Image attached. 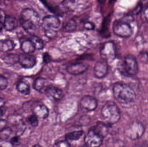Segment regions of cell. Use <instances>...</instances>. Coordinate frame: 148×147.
<instances>
[{
  "mask_svg": "<svg viewBox=\"0 0 148 147\" xmlns=\"http://www.w3.org/2000/svg\"><path fill=\"white\" fill-rule=\"evenodd\" d=\"M10 142L13 144V146H18L20 145L19 136H16L13 137L10 140Z\"/></svg>",
  "mask_w": 148,
  "mask_h": 147,
  "instance_id": "35",
  "label": "cell"
},
{
  "mask_svg": "<svg viewBox=\"0 0 148 147\" xmlns=\"http://www.w3.org/2000/svg\"><path fill=\"white\" fill-rule=\"evenodd\" d=\"M3 28H4V26H3V22H0V32L2 30Z\"/></svg>",
  "mask_w": 148,
  "mask_h": 147,
  "instance_id": "43",
  "label": "cell"
},
{
  "mask_svg": "<svg viewBox=\"0 0 148 147\" xmlns=\"http://www.w3.org/2000/svg\"><path fill=\"white\" fill-rule=\"evenodd\" d=\"M88 67V65L86 63H79L71 64L66 67L68 73L74 76H77L84 73Z\"/></svg>",
  "mask_w": 148,
  "mask_h": 147,
  "instance_id": "14",
  "label": "cell"
},
{
  "mask_svg": "<svg viewBox=\"0 0 148 147\" xmlns=\"http://www.w3.org/2000/svg\"><path fill=\"white\" fill-rule=\"evenodd\" d=\"M18 26V21L14 16L7 15L3 22V26L6 30L12 31L14 30Z\"/></svg>",
  "mask_w": 148,
  "mask_h": 147,
  "instance_id": "18",
  "label": "cell"
},
{
  "mask_svg": "<svg viewBox=\"0 0 148 147\" xmlns=\"http://www.w3.org/2000/svg\"><path fill=\"white\" fill-rule=\"evenodd\" d=\"M142 9V3H139L133 10V13L134 14H138L140 12Z\"/></svg>",
  "mask_w": 148,
  "mask_h": 147,
  "instance_id": "36",
  "label": "cell"
},
{
  "mask_svg": "<svg viewBox=\"0 0 148 147\" xmlns=\"http://www.w3.org/2000/svg\"><path fill=\"white\" fill-rule=\"evenodd\" d=\"M31 110L34 114L37 117L44 119L48 116L49 110L47 106L44 104L34 103L31 105Z\"/></svg>",
  "mask_w": 148,
  "mask_h": 147,
  "instance_id": "15",
  "label": "cell"
},
{
  "mask_svg": "<svg viewBox=\"0 0 148 147\" xmlns=\"http://www.w3.org/2000/svg\"><path fill=\"white\" fill-rule=\"evenodd\" d=\"M84 27L87 30H93L95 29V25L91 22H86L84 24Z\"/></svg>",
  "mask_w": 148,
  "mask_h": 147,
  "instance_id": "33",
  "label": "cell"
},
{
  "mask_svg": "<svg viewBox=\"0 0 148 147\" xmlns=\"http://www.w3.org/2000/svg\"><path fill=\"white\" fill-rule=\"evenodd\" d=\"M19 55L15 54H8L3 55L1 59L7 64L13 65L19 62Z\"/></svg>",
  "mask_w": 148,
  "mask_h": 147,
  "instance_id": "21",
  "label": "cell"
},
{
  "mask_svg": "<svg viewBox=\"0 0 148 147\" xmlns=\"http://www.w3.org/2000/svg\"><path fill=\"white\" fill-rule=\"evenodd\" d=\"M19 63L23 68L30 69L36 64V57L30 54H22L19 55Z\"/></svg>",
  "mask_w": 148,
  "mask_h": 147,
  "instance_id": "13",
  "label": "cell"
},
{
  "mask_svg": "<svg viewBox=\"0 0 148 147\" xmlns=\"http://www.w3.org/2000/svg\"><path fill=\"white\" fill-rule=\"evenodd\" d=\"M144 126L141 123L134 121L130 124L126 129V136L132 140H138L142 137L145 132Z\"/></svg>",
  "mask_w": 148,
  "mask_h": 147,
  "instance_id": "5",
  "label": "cell"
},
{
  "mask_svg": "<svg viewBox=\"0 0 148 147\" xmlns=\"http://www.w3.org/2000/svg\"><path fill=\"white\" fill-rule=\"evenodd\" d=\"M45 35L47 38L49 39H53L57 35V32L54 30L48 29V30H45Z\"/></svg>",
  "mask_w": 148,
  "mask_h": 147,
  "instance_id": "31",
  "label": "cell"
},
{
  "mask_svg": "<svg viewBox=\"0 0 148 147\" xmlns=\"http://www.w3.org/2000/svg\"><path fill=\"white\" fill-rule=\"evenodd\" d=\"M53 147H71L67 141H61L55 144Z\"/></svg>",
  "mask_w": 148,
  "mask_h": 147,
  "instance_id": "32",
  "label": "cell"
},
{
  "mask_svg": "<svg viewBox=\"0 0 148 147\" xmlns=\"http://www.w3.org/2000/svg\"><path fill=\"white\" fill-rule=\"evenodd\" d=\"M48 81L46 79L39 77L36 79L33 84V88L39 92H45L48 87Z\"/></svg>",
  "mask_w": 148,
  "mask_h": 147,
  "instance_id": "17",
  "label": "cell"
},
{
  "mask_svg": "<svg viewBox=\"0 0 148 147\" xmlns=\"http://www.w3.org/2000/svg\"><path fill=\"white\" fill-rule=\"evenodd\" d=\"M80 106L82 110L84 112L93 111L97 108V100L91 96H84L81 99Z\"/></svg>",
  "mask_w": 148,
  "mask_h": 147,
  "instance_id": "10",
  "label": "cell"
},
{
  "mask_svg": "<svg viewBox=\"0 0 148 147\" xmlns=\"http://www.w3.org/2000/svg\"><path fill=\"white\" fill-rule=\"evenodd\" d=\"M84 132L81 130L73 131L66 134V139L67 141H71L78 140L82 136Z\"/></svg>",
  "mask_w": 148,
  "mask_h": 147,
  "instance_id": "26",
  "label": "cell"
},
{
  "mask_svg": "<svg viewBox=\"0 0 148 147\" xmlns=\"http://www.w3.org/2000/svg\"><path fill=\"white\" fill-rule=\"evenodd\" d=\"M7 121L5 120L0 119V131L6 127Z\"/></svg>",
  "mask_w": 148,
  "mask_h": 147,
  "instance_id": "39",
  "label": "cell"
},
{
  "mask_svg": "<svg viewBox=\"0 0 148 147\" xmlns=\"http://www.w3.org/2000/svg\"><path fill=\"white\" fill-rule=\"evenodd\" d=\"M113 92L116 101L123 104L130 103L134 102L136 97L134 90L127 84L116 83L114 84Z\"/></svg>",
  "mask_w": 148,
  "mask_h": 147,
  "instance_id": "2",
  "label": "cell"
},
{
  "mask_svg": "<svg viewBox=\"0 0 148 147\" xmlns=\"http://www.w3.org/2000/svg\"><path fill=\"white\" fill-rule=\"evenodd\" d=\"M13 133V130L9 127H6L0 131V139L2 141H6Z\"/></svg>",
  "mask_w": 148,
  "mask_h": 147,
  "instance_id": "27",
  "label": "cell"
},
{
  "mask_svg": "<svg viewBox=\"0 0 148 147\" xmlns=\"http://www.w3.org/2000/svg\"><path fill=\"white\" fill-rule=\"evenodd\" d=\"M6 16L4 11L3 9H0V22L3 23Z\"/></svg>",
  "mask_w": 148,
  "mask_h": 147,
  "instance_id": "38",
  "label": "cell"
},
{
  "mask_svg": "<svg viewBox=\"0 0 148 147\" xmlns=\"http://www.w3.org/2000/svg\"><path fill=\"white\" fill-rule=\"evenodd\" d=\"M113 147H124V144L121 141H118L114 143Z\"/></svg>",
  "mask_w": 148,
  "mask_h": 147,
  "instance_id": "40",
  "label": "cell"
},
{
  "mask_svg": "<svg viewBox=\"0 0 148 147\" xmlns=\"http://www.w3.org/2000/svg\"><path fill=\"white\" fill-rule=\"evenodd\" d=\"M29 39L34 44L36 49L41 50L43 49L44 46V43L40 38L36 35H31Z\"/></svg>",
  "mask_w": 148,
  "mask_h": 147,
  "instance_id": "25",
  "label": "cell"
},
{
  "mask_svg": "<svg viewBox=\"0 0 148 147\" xmlns=\"http://www.w3.org/2000/svg\"><path fill=\"white\" fill-rule=\"evenodd\" d=\"M8 83L5 77L0 75V90H3L8 87Z\"/></svg>",
  "mask_w": 148,
  "mask_h": 147,
  "instance_id": "29",
  "label": "cell"
},
{
  "mask_svg": "<svg viewBox=\"0 0 148 147\" xmlns=\"http://www.w3.org/2000/svg\"><path fill=\"white\" fill-rule=\"evenodd\" d=\"M42 26L45 30H54L60 27L61 21L59 18L55 16L48 15L43 18Z\"/></svg>",
  "mask_w": 148,
  "mask_h": 147,
  "instance_id": "11",
  "label": "cell"
},
{
  "mask_svg": "<svg viewBox=\"0 0 148 147\" xmlns=\"http://www.w3.org/2000/svg\"><path fill=\"white\" fill-rule=\"evenodd\" d=\"M45 92L48 97L56 101H60L64 97L63 91L56 86L49 85Z\"/></svg>",
  "mask_w": 148,
  "mask_h": 147,
  "instance_id": "16",
  "label": "cell"
},
{
  "mask_svg": "<svg viewBox=\"0 0 148 147\" xmlns=\"http://www.w3.org/2000/svg\"><path fill=\"white\" fill-rule=\"evenodd\" d=\"M108 126V125L104 123L97 122L93 129L103 138L108 135L109 129Z\"/></svg>",
  "mask_w": 148,
  "mask_h": 147,
  "instance_id": "19",
  "label": "cell"
},
{
  "mask_svg": "<svg viewBox=\"0 0 148 147\" xmlns=\"http://www.w3.org/2000/svg\"><path fill=\"white\" fill-rule=\"evenodd\" d=\"M8 121L10 123L12 124L13 127L15 129L16 136L19 137L23 133L27 127L21 116L10 115L8 118Z\"/></svg>",
  "mask_w": 148,
  "mask_h": 147,
  "instance_id": "8",
  "label": "cell"
},
{
  "mask_svg": "<svg viewBox=\"0 0 148 147\" xmlns=\"http://www.w3.org/2000/svg\"><path fill=\"white\" fill-rule=\"evenodd\" d=\"M102 118L108 125H114L118 122L121 118L119 108L114 102H108L102 108Z\"/></svg>",
  "mask_w": 148,
  "mask_h": 147,
  "instance_id": "3",
  "label": "cell"
},
{
  "mask_svg": "<svg viewBox=\"0 0 148 147\" xmlns=\"http://www.w3.org/2000/svg\"><path fill=\"white\" fill-rule=\"evenodd\" d=\"M21 48L22 51L27 54H30L34 52L35 47L32 41L29 39L25 40L21 43Z\"/></svg>",
  "mask_w": 148,
  "mask_h": 147,
  "instance_id": "22",
  "label": "cell"
},
{
  "mask_svg": "<svg viewBox=\"0 0 148 147\" xmlns=\"http://www.w3.org/2000/svg\"><path fill=\"white\" fill-rule=\"evenodd\" d=\"M144 15L145 19L148 22V7L146 8V9L144 10Z\"/></svg>",
  "mask_w": 148,
  "mask_h": 147,
  "instance_id": "41",
  "label": "cell"
},
{
  "mask_svg": "<svg viewBox=\"0 0 148 147\" xmlns=\"http://www.w3.org/2000/svg\"><path fill=\"white\" fill-rule=\"evenodd\" d=\"M76 22L73 19H70L63 23L62 29L64 32H71L75 31L76 28Z\"/></svg>",
  "mask_w": 148,
  "mask_h": 147,
  "instance_id": "24",
  "label": "cell"
},
{
  "mask_svg": "<svg viewBox=\"0 0 148 147\" xmlns=\"http://www.w3.org/2000/svg\"><path fill=\"white\" fill-rule=\"evenodd\" d=\"M4 103H5V102L3 99L1 98H0V108L4 105Z\"/></svg>",
  "mask_w": 148,
  "mask_h": 147,
  "instance_id": "42",
  "label": "cell"
},
{
  "mask_svg": "<svg viewBox=\"0 0 148 147\" xmlns=\"http://www.w3.org/2000/svg\"><path fill=\"white\" fill-rule=\"evenodd\" d=\"M123 66L124 71L128 75L135 76L139 72L137 60L131 54H129L125 57Z\"/></svg>",
  "mask_w": 148,
  "mask_h": 147,
  "instance_id": "7",
  "label": "cell"
},
{
  "mask_svg": "<svg viewBox=\"0 0 148 147\" xmlns=\"http://www.w3.org/2000/svg\"><path fill=\"white\" fill-rule=\"evenodd\" d=\"M138 57L141 63L144 64H148V53L147 52H141L139 54Z\"/></svg>",
  "mask_w": 148,
  "mask_h": 147,
  "instance_id": "28",
  "label": "cell"
},
{
  "mask_svg": "<svg viewBox=\"0 0 148 147\" xmlns=\"http://www.w3.org/2000/svg\"><path fill=\"white\" fill-rule=\"evenodd\" d=\"M16 89L21 94L27 96L30 93V89L29 85L23 80H20L17 83Z\"/></svg>",
  "mask_w": 148,
  "mask_h": 147,
  "instance_id": "23",
  "label": "cell"
},
{
  "mask_svg": "<svg viewBox=\"0 0 148 147\" xmlns=\"http://www.w3.org/2000/svg\"><path fill=\"white\" fill-rule=\"evenodd\" d=\"M3 114V112L2 110L0 109V117H1Z\"/></svg>",
  "mask_w": 148,
  "mask_h": 147,
  "instance_id": "44",
  "label": "cell"
},
{
  "mask_svg": "<svg viewBox=\"0 0 148 147\" xmlns=\"http://www.w3.org/2000/svg\"><path fill=\"white\" fill-rule=\"evenodd\" d=\"M33 147H42L41 146H40V145H35Z\"/></svg>",
  "mask_w": 148,
  "mask_h": 147,
  "instance_id": "45",
  "label": "cell"
},
{
  "mask_svg": "<svg viewBox=\"0 0 148 147\" xmlns=\"http://www.w3.org/2000/svg\"><path fill=\"white\" fill-rule=\"evenodd\" d=\"M113 30L116 35L122 38L130 37L133 33L131 26L125 21H115L113 23Z\"/></svg>",
  "mask_w": 148,
  "mask_h": 147,
  "instance_id": "6",
  "label": "cell"
},
{
  "mask_svg": "<svg viewBox=\"0 0 148 147\" xmlns=\"http://www.w3.org/2000/svg\"><path fill=\"white\" fill-rule=\"evenodd\" d=\"M29 122L31 126L33 127H36L39 124L37 117L35 115H32L28 118Z\"/></svg>",
  "mask_w": 148,
  "mask_h": 147,
  "instance_id": "30",
  "label": "cell"
},
{
  "mask_svg": "<svg viewBox=\"0 0 148 147\" xmlns=\"http://www.w3.org/2000/svg\"><path fill=\"white\" fill-rule=\"evenodd\" d=\"M40 20L38 13L32 9H24L21 13L20 24L23 29L31 35H34Z\"/></svg>",
  "mask_w": 148,
  "mask_h": 147,
  "instance_id": "1",
  "label": "cell"
},
{
  "mask_svg": "<svg viewBox=\"0 0 148 147\" xmlns=\"http://www.w3.org/2000/svg\"><path fill=\"white\" fill-rule=\"evenodd\" d=\"M103 139L91 129L85 136L84 142L88 147H100L102 144Z\"/></svg>",
  "mask_w": 148,
  "mask_h": 147,
  "instance_id": "9",
  "label": "cell"
},
{
  "mask_svg": "<svg viewBox=\"0 0 148 147\" xmlns=\"http://www.w3.org/2000/svg\"><path fill=\"white\" fill-rule=\"evenodd\" d=\"M116 46L113 41L105 42L100 49V56L107 63L112 62L116 57Z\"/></svg>",
  "mask_w": 148,
  "mask_h": 147,
  "instance_id": "4",
  "label": "cell"
},
{
  "mask_svg": "<svg viewBox=\"0 0 148 147\" xmlns=\"http://www.w3.org/2000/svg\"><path fill=\"white\" fill-rule=\"evenodd\" d=\"M0 147H14V146L9 142L1 141L0 142Z\"/></svg>",
  "mask_w": 148,
  "mask_h": 147,
  "instance_id": "34",
  "label": "cell"
},
{
  "mask_svg": "<svg viewBox=\"0 0 148 147\" xmlns=\"http://www.w3.org/2000/svg\"><path fill=\"white\" fill-rule=\"evenodd\" d=\"M15 46L14 41L11 40H0V51L3 52L12 51Z\"/></svg>",
  "mask_w": 148,
  "mask_h": 147,
  "instance_id": "20",
  "label": "cell"
},
{
  "mask_svg": "<svg viewBox=\"0 0 148 147\" xmlns=\"http://www.w3.org/2000/svg\"><path fill=\"white\" fill-rule=\"evenodd\" d=\"M132 147H148V144L146 142H140Z\"/></svg>",
  "mask_w": 148,
  "mask_h": 147,
  "instance_id": "37",
  "label": "cell"
},
{
  "mask_svg": "<svg viewBox=\"0 0 148 147\" xmlns=\"http://www.w3.org/2000/svg\"><path fill=\"white\" fill-rule=\"evenodd\" d=\"M108 65L106 61L103 60L97 61L94 67V75L97 78H103L108 74Z\"/></svg>",
  "mask_w": 148,
  "mask_h": 147,
  "instance_id": "12",
  "label": "cell"
}]
</instances>
